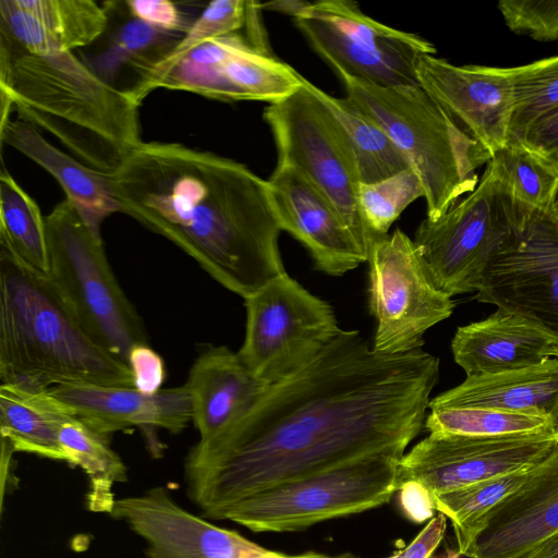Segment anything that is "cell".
I'll list each match as a JSON object with an SVG mask.
<instances>
[{
    "label": "cell",
    "mask_w": 558,
    "mask_h": 558,
    "mask_svg": "<svg viewBox=\"0 0 558 558\" xmlns=\"http://www.w3.org/2000/svg\"><path fill=\"white\" fill-rule=\"evenodd\" d=\"M439 360L422 349L386 354L340 329L293 375L184 459L191 501L221 520L239 500L375 453L404 454L425 425Z\"/></svg>",
    "instance_id": "1"
},
{
    "label": "cell",
    "mask_w": 558,
    "mask_h": 558,
    "mask_svg": "<svg viewBox=\"0 0 558 558\" xmlns=\"http://www.w3.org/2000/svg\"><path fill=\"white\" fill-rule=\"evenodd\" d=\"M109 178L120 213L243 299L286 272L268 181L245 165L179 143L143 142Z\"/></svg>",
    "instance_id": "2"
},
{
    "label": "cell",
    "mask_w": 558,
    "mask_h": 558,
    "mask_svg": "<svg viewBox=\"0 0 558 558\" xmlns=\"http://www.w3.org/2000/svg\"><path fill=\"white\" fill-rule=\"evenodd\" d=\"M1 119L12 110L82 163L112 174L143 142L140 106L73 52L32 54L0 44Z\"/></svg>",
    "instance_id": "3"
},
{
    "label": "cell",
    "mask_w": 558,
    "mask_h": 558,
    "mask_svg": "<svg viewBox=\"0 0 558 558\" xmlns=\"http://www.w3.org/2000/svg\"><path fill=\"white\" fill-rule=\"evenodd\" d=\"M134 387L128 364L95 341L49 277L0 247V384Z\"/></svg>",
    "instance_id": "4"
},
{
    "label": "cell",
    "mask_w": 558,
    "mask_h": 558,
    "mask_svg": "<svg viewBox=\"0 0 558 558\" xmlns=\"http://www.w3.org/2000/svg\"><path fill=\"white\" fill-rule=\"evenodd\" d=\"M352 101L392 140L417 173L427 219L436 220L478 183L492 154L420 85L380 86L332 69Z\"/></svg>",
    "instance_id": "5"
},
{
    "label": "cell",
    "mask_w": 558,
    "mask_h": 558,
    "mask_svg": "<svg viewBox=\"0 0 558 558\" xmlns=\"http://www.w3.org/2000/svg\"><path fill=\"white\" fill-rule=\"evenodd\" d=\"M45 221L47 276L89 336L128 364L131 349L148 343L147 333L110 267L99 230L66 198Z\"/></svg>",
    "instance_id": "6"
},
{
    "label": "cell",
    "mask_w": 558,
    "mask_h": 558,
    "mask_svg": "<svg viewBox=\"0 0 558 558\" xmlns=\"http://www.w3.org/2000/svg\"><path fill=\"white\" fill-rule=\"evenodd\" d=\"M401 458L368 454L277 484L239 500L221 520L254 532H295L380 507L399 489Z\"/></svg>",
    "instance_id": "7"
},
{
    "label": "cell",
    "mask_w": 558,
    "mask_h": 558,
    "mask_svg": "<svg viewBox=\"0 0 558 558\" xmlns=\"http://www.w3.org/2000/svg\"><path fill=\"white\" fill-rule=\"evenodd\" d=\"M530 211L488 162L475 190L438 219L425 218L413 240L436 286L452 298L477 290L486 265Z\"/></svg>",
    "instance_id": "8"
},
{
    "label": "cell",
    "mask_w": 558,
    "mask_h": 558,
    "mask_svg": "<svg viewBox=\"0 0 558 558\" xmlns=\"http://www.w3.org/2000/svg\"><path fill=\"white\" fill-rule=\"evenodd\" d=\"M263 116L275 140L277 163L296 168L315 185L368 253L374 238L359 209L360 171L336 118L304 82L295 93L269 104Z\"/></svg>",
    "instance_id": "9"
},
{
    "label": "cell",
    "mask_w": 558,
    "mask_h": 558,
    "mask_svg": "<svg viewBox=\"0 0 558 558\" xmlns=\"http://www.w3.org/2000/svg\"><path fill=\"white\" fill-rule=\"evenodd\" d=\"M303 75L246 31L209 39L158 64L126 94L141 106L155 89L185 90L221 100L280 101L303 86Z\"/></svg>",
    "instance_id": "10"
},
{
    "label": "cell",
    "mask_w": 558,
    "mask_h": 558,
    "mask_svg": "<svg viewBox=\"0 0 558 558\" xmlns=\"http://www.w3.org/2000/svg\"><path fill=\"white\" fill-rule=\"evenodd\" d=\"M244 301L245 337L238 353L268 385L306 366L340 330L331 306L287 272Z\"/></svg>",
    "instance_id": "11"
},
{
    "label": "cell",
    "mask_w": 558,
    "mask_h": 558,
    "mask_svg": "<svg viewBox=\"0 0 558 558\" xmlns=\"http://www.w3.org/2000/svg\"><path fill=\"white\" fill-rule=\"evenodd\" d=\"M293 20L331 69L380 86L420 85L417 59L436 53L430 41L374 20L349 0L310 1Z\"/></svg>",
    "instance_id": "12"
},
{
    "label": "cell",
    "mask_w": 558,
    "mask_h": 558,
    "mask_svg": "<svg viewBox=\"0 0 558 558\" xmlns=\"http://www.w3.org/2000/svg\"><path fill=\"white\" fill-rule=\"evenodd\" d=\"M367 263L374 351L420 350L423 335L452 314V298L436 286L418 246L399 228L372 241Z\"/></svg>",
    "instance_id": "13"
},
{
    "label": "cell",
    "mask_w": 558,
    "mask_h": 558,
    "mask_svg": "<svg viewBox=\"0 0 558 558\" xmlns=\"http://www.w3.org/2000/svg\"><path fill=\"white\" fill-rule=\"evenodd\" d=\"M558 444V427L507 436L429 434L399 461V486L416 482L430 495L529 470Z\"/></svg>",
    "instance_id": "14"
},
{
    "label": "cell",
    "mask_w": 558,
    "mask_h": 558,
    "mask_svg": "<svg viewBox=\"0 0 558 558\" xmlns=\"http://www.w3.org/2000/svg\"><path fill=\"white\" fill-rule=\"evenodd\" d=\"M475 299L515 313L558 338V218L531 210L490 258Z\"/></svg>",
    "instance_id": "15"
},
{
    "label": "cell",
    "mask_w": 558,
    "mask_h": 558,
    "mask_svg": "<svg viewBox=\"0 0 558 558\" xmlns=\"http://www.w3.org/2000/svg\"><path fill=\"white\" fill-rule=\"evenodd\" d=\"M415 71L420 86L492 155L508 144L512 92L496 68L458 66L424 54L417 59Z\"/></svg>",
    "instance_id": "16"
},
{
    "label": "cell",
    "mask_w": 558,
    "mask_h": 558,
    "mask_svg": "<svg viewBox=\"0 0 558 558\" xmlns=\"http://www.w3.org/2000/svg\"><path fill=\"white\" fill-rule=\"evenodd\" d=\"M267 181L281 229L304 245L318 270L341 276L367 262L336 207L296 168L277 163Z\"/></svg>",
    "instance_id": "17"
},
{
    "label": "cell",
    "mask_w": 558,
    "mask_h": 558,
    "mask_svg": "<svg viewBox=\"0 0 558 558\" xmlns=\"http://www.w3.org/2000/svg\"><path fill=\"white\" fill-rule=\"evenodd\" d=\"M49 391L76 418L99 434L108 436L140 428L155 457L161 453V446L154 430L178 434L192 422L191 398L185 384L162 388L154 395L143 393L134 387L71 383L52 386Z\"/></svg>",
    "instance_id": "18"
},
{
    "label": "cell",
    "mask_w": 558,
    "mask_h": 558,
    "mask_svg": "<svg viewBox=\"0 0 558 558\" xmlns=\"http://www.w3.org/2000/svg\"><path fill=\"white\" fill-rule=\"evenodd\" d=\"M558 532V444L487 517L469 558H518Z\"/></svg>",
    "instance_id": "19"
},
{
    "label": "cell",
    "mask_w": 558,
    "mask_h": 558,
    "mask_svg": "<svg viewBox=\"0 0 558 558\" xmlns=\"http://www.w3.org/2000/svg\"><path fill=\"white\" fill-rule=\"evenodd\" d=\"M108 26L105 7L93 0H1L0 43L32 54L89 46Z\"/></svg>",
    "instance_id": "20"
},
{
    "label": "cell",
    "mask_w": 558,
    "mask_h": 558,
    "mask_svg": "<svg viewBox=\"0 0 558 558\" xmlns=\"http://www.w3.org/2000/svg\"><path fill=\"white\" fill-rule=\"evenodd\" d=\"M451 350L466 376L486 375L558 359V338L526 318L497 307L485 319L459 327Z\"/></svg>",
    "instance_id": "21"
},
{
    "label": "cell",
    "mask_w": 558,
    "mask_h": 558,
    "mask_svg": "<svg viewBox=\"0 0 558 558\" xmlns=\"http://www.w3.org/2000/svg\"><path fill=\"white\" fill-rule=\"evenodd\" d=\"M185 386L192 422L199 440H206L241 418L270 385L256 378L238 352L219 345L199 353Z\"/></svg>",
    "instance_id": "22"
},
{
    "label": "cell",
    "mask_w": 558,
    "mask_h": 558,
    "mask_svg": "<svg viewBox=\"0 0 558 558\" xmlns=\"http://www.w3.org/2000/svg\"><path fill=\"white\" fill-rule=\"evenodd\" d=\"M0 140L46 169L59 182L66 199L85 221L99 230L102 220L120 213L109 174L96 171L47 142L39 131L23 120L0 123Z\"/></svg>",
    "instance_id": "23"
},
{
    "label": "cell",
    "mask_w": 558,
    "mask_h": 558,
    "mask_svg": "<svg viewBox=\"0 0 558 558\" xmlns=\"http://www.w3.org/2000/svg\"><path fill=\"white\" fill-rule=\"evenodd\" d=\"M428 407H474L536 413L554 418L558 408V359L495 374L466 376L430 399Z\"/></svg>",
    "instance_id": "24"
},
{
    "label": "cell",
    "mask_w": 558,
    "mask_h": 558,
    "mask_svg": "<svg viewBox=\"0 0 558 558\" xmlns=\"http://www.w3.org/2000/svg\"><path fill=\"white\" fill-rule=\"evenodd\" d=\"M104 7L108 14L106 45L99 53L82 60L111 86L123 70H131L132 89L173 50L183 35L158 29L133 16L124 1H107Z\"/></svg>",
    "instance_id": "25"
},
{
    "label": "cell",
    "mask_w": 558,
    "mask_h": 558,
    "mask_svg": "<svg viewBox=\"0 0 558 558\" xmlns=\"http://www.w3.org/2000/svg\"><path fill=\"white\" fill-rule=\"evenodd\" d=\"M49 389L0 384V434L15 452L64 461L59 435L74 418Z\"/></svg>",
    "instance_id": "26"
},
{
    "label": "cell",
    "mask_w": 558,
    "mask_h": 558,
    "mask_svg": "<svg viewBox=\"0 0 558 558\" xmlns=\"http://www.w3.org/2000/svg\"><path fill=\"white\" fill-rule=\"evenodd\" d=\"M303 82L343 129L356 158L361 183H374L411 167L387 133L349 97L331 96L305 77Z\"/></svg>",
    "instance_id": "27"
},
{
    "label": "cell",
    "mask_w": 558,
    "mask_h": 558,
    "mask_svg": "<svg viewBox=\"0 0 558 558\" xmlns=\"http://www.w3.org/2000/svg\"><path fill=\"white\" fill-rule=\"evenodd\" d=\"M107 437L74 417L62 426L59 441L64 462L78 466L87 476L88 510L110 514L117 500L113 488L126 480V466Z\"/></svg>",
    "instance_id": "28"
},
{
    "label": "cell",
    "mask_w": 558,
    "mask_h": 558,
    "mask_svg": "<svg viewBox=\"0 0 558 558\" xmlns=\"http://www.w3.org/2000/svg\"><path fill=\"white\" fill-rule=\"evenodd\" d=\"M0 247L36 271L48 274L45 217L4 168L0 173Z\"/></svg>",
    "instance_id": "29"
},
{
    "label": "cell",
    "mask_w": 558,
    "mask_h": 558,
    "mask_svg": "<svg viewBox=\"0 0 558 558\" xmlns=\"http://www.w3.org/2000/svg\"><path fill=\"white\" fill-rule=\"evenodd\" d=\"M531 469L432 495L435 510L450 520L457 549L464 557L469 556L488 514L522 485Z\"/></svg>",
    "instance_id": "30"
},
{
    "label": "cell",
    "mask_w": 558,
    "mask_h": 558,
    "mask_svg": "<svg viewBox=\"0 0 558 558\" xmlns=\"http://www.w3.org/2000/svg\"><path fill=\"white\" fill-rule=\"evenodd\" d=\"M425 428L429 434L507 436L556 428L553 417L536 413L474 407H428Z\"/></svg>",
    "instance_id": "31"
},
{
    "label": "cell",
    "mask_w": 558,
    "mask_h": 558,
    "mask_svg": "<svg viewBox=\"0 0 558 558\" xmlns=\"http://www.w3.org/2000/svg\"><path fill=\"white\" fill-rule=\"evenodd\" d=\"M500 181L520 204L531 210L550 211L558 194V174L515 142L492 155L489 161Z\"/></svg>",
    "instance_id": "32"
},
{
    "label": "cell",
    "mask_w": 558,
    "mask_h": 558,
    "mask_svg": "<svg viewBox=\"0 0 558 558\" xmlns=\"http://www.w3.org/2000/svg\"><path fill=\"white\" fill-rule=\"evenodd\" d=\"M509 82L513 111L509 140L558 105V56L514 68H496Z\"/></svg>",
    "instance_id": "33"
},
{
    "label": "cell",
    "mask_w": 558,
    "mask_h": 558,
    "mask_svg": "<svg viewBox=\"0 0 558 558\" xmlns=\"http://www.w3.org/2000/svg\"><path fill=\"white\" fill-rule=\"evenodd\" d=\"M420 197L424 189L411 167L374 183H361L359 209L374 240L387 235L401 213Z\"/></svg>",
    "instance_id": "34"
},
{
    "label": "cell",
    "mask_w": 558,
    "mask_h": 558,
    "mask_svg": "<svg viewBox=\"0 0 558 558\" xmlns=\"http://www.w3.org/2000/svg\"><path fill=\"white\" fill-rule=\"evenodd\" d=\"M253 5L254 1L245 0L209 2L173 50L160 63L172 61L209 39L245 31Z\"/></svg>",
    "instance_id": "35"
},
{
    "label": "cell",
    "mask_w": 558,
    "mask_h": 558,
    "mask_svg": "<svg viewBox=\"0 0 558 558\" xmlns=\"http://www.w3.org/2000/svg\"><path fill=\"white\" fill-rule=\"evenodd\" d=\"M498 9L508 28L536 40H558V0H500Z\"/></svg>",
    "instance_id": "36"
},
{
    "label": "cell",
    "mask_w": 558,
    "mask_h": 558,
    "mask_svg": "<svg viewBox=\"0 0 558 558\" xmlns=\"http://www.w3.org/2000/svg\"><path fill=\"white\" fill-rule=\"evenodd\" d=\"M509 142L520 144L558 174V105L535 118Z\"/></svg>",
    "instance_id": "37"
},
{
    "label": "cell",
    "mask_w": 558,
    "mask_h": 558,
    "mask_svg": "<svg viewBox=\"0 0 558 558\" xmlns=\"http://www.w3.org/2000/svg\"><path fill=\"white\" fill-rule=\"evenodd\" d=\"M128 366L133 375L134 388L137 390L154 395L162 389L166 378L165 362L148 343L136 344L131 349Z\"/></svg>",
    "instance_id": "38"
},
{
    "label": "cell",
    "mask_w": 558,
    "mask_h": 558,
    "mask_svg": "<svg viewBox=\"0 0 558 558\" xmlns=\"http://www.w3.org/2000/svg\"><path fill=\"white\" fill-rule=\"evenodd\" d=\"M129 12L149 25L169 33L183 35L191 27L183 13L169 0H126Z\"/></svg>",
    "instance_id": "39"
},
{
    "label": "cell",
    "mask_w": 558,
    "mask_h": 558,
    "mask_svg": "<svg viewBox=\"0 0 558 558\" xmlns=\"http://www.w3.org/2000/svg\"><path fill=\"white\" fill-rule=\"evenodd\" d=\"M447 529V518L433 517L418 535L404 548L403 558H429L441 543Z\"/></svg>",
    "instance_id": "40"
},
{
    "label": "cell",
    "mask_w": 558,
    "mask_h": 558,
    "mask_svg": "<svg viewBox=\"0 0 558 558\" xmlns=\"http://www.w3.org/2000/svg\"><path fill=\"white\" fill-rule=\"evenodd\" d=\"M401 506L405 514L420 523L433 517L435 511L429 492L416 482H405L399 486Z\"/></svg>",
    "instance_id": "41"
},
{
    "label": "cell",
    "mask_w": 558,
    "mask_h": 558,
    "mask_svg": "<svg viewBox=\"0 0 558 558\" xmlns=\"http://www.w3.org/2000/svg\"><path fill=\"white\" fill-rule=\"evenodd\" d=\"M518 558H558V532L546 537Z\"/></svg>",
    "instance_id": "42"
},
{
    "label": "cell",
    "mask_w": 558,
    "mask_h": 558,
    "mask_svg": "<svg viewBox=\"0 0 558 558\" xmlns=\"http://www.w3.org/2000/svg\"><path fill=\"white\" fill-rule=\"evenodd\" d=\"M310 1L302 0H283V1H270L263 3L260 2V7L263 10L277 11L280 13H284L291 15L293 19L299 16L304 9L308 5Z\"/></svg>",
    "instance_id": "43"
},
{
    "label": "cell",
    "mask_w": 558,
    "mask_h": 558,
    "mask_svg": "<svg viewBox=\"0 0 558 558\" xmlns=\"http://www.w3.org/2000/svg\"><path fill=\"white\" fill-rule=\"evenodd\" d=\"M464 557L458 549L447 548L444 553L429 558H462Z\"/></svg>",
    "instance_id": "44"
},
{
    "label": "cell",
    "mask_w": 558,
    "mask_h": 558,
    "mask_svg": "<svg viewBox=\"0 0 558 558\" xmlns=\"http://www.w3.org/2000/svg\"><path fill=\"white\" fill-rule=\"evenodd\" d=\"M550 213L556 217L558 218V194L554 201V204L551 206V209H550Z\"/></svg>",
    "instance_id": "45"
},
{
    "label": "cell",
    "mask_w": 558,
    "mask_h": 558,
    "mask_svg": "<svg viewBox=\"0 0 558 558\" xmlns=\"http://www.w3.org/2000/svg\"><path fill=\"white\" fill-rule=\"evenodd\" d=\"M404 549H400L387 558H403Z\"/></svg>",
    "instance_id": "46"
},
{
    "label": "cell",
    "mask_w": 558,
    "mask_h": 558,
    "mask_svg": "<svg viewBox=\"0 0 558 558\" xmlns=\"http://www.w3.org/2000/svg\"><path fill=\"white\" fill-rule=\"evenodd\" d=\"M554 421H555L556 426L558 427V408H557V411H556V413L554 415Z\"/></svg>",
    "instance_id": "47"
}]
</instances>
